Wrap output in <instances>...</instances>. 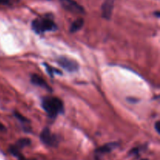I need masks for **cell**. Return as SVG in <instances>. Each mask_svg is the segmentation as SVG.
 Listing matches in <instances>:
<instances>
[{"instance_id":"1","label":"cell","mask_w":160,"mask_h":160,"mask_svg":"<svg viewBox=\"0 0 160 160\" xmlns=\"http://www.w3.org/2000/svg\"><path fill=\"white\" fill-rule=\"evenodd\" d=\"M42 106L48 117L51 118H55L56 116L63 112L64 110L62 102L59 98L54 97H46L43 98Z\"/></svg>"},{"instance_id":"2","label":"cell","mask_w":160,"mask_h":160,"mask_svg":"<svg viewBox=\"0 0 160 160\" xmlns=\"http://www.w3.org/2000/svg\"><path fill=\"white\" fill-rule=\"evenodd\" d=\"M32 28L37 34H42L45 31H56L57 26L52 19L40 18L32 22Z\"/></svg>"},{"instance_id":"3","label":"cell","mask_w":160,"mask_h":160,"mask_svg":"<svg viewBox=\"0 0 160 160\" xmlns=\"http://www.w3.org/2000/svg\"><path fill=\"white\" fill-rule=\"evenodd\" d=\"M40 139L45 145L51 147L57 146L59 144V138L57 136L52 134L48 128H45L40 134Z\"/></svg>"},{"instance_id":"4","label":"cell","mask_w":160,"mask_h":160,"mask_svg":"<svg viewBox=\"0 0 160 160\" xmlns=\"http://www.w3.org/2000/svg\"><path fill=\"white\" fill-rule=\"evenodd\" d=\"M59 2L62 7L69 12L78 14L84 13V8L74 0H59Z\"/></svg>"},{"instance_id":"5","label":"cell","mask_w":160,"mask_h":160,"mask_svg":"<svg viewBox=\"0 0 160 160\" xmlns=\"http://www.w3.org/2000/svg\"><path fill=\"white\" fill-rule=\"evenodd\" d=\"M57 62L59 66L69 72L77 71L79 68V65L76 61L66 56H60L58 58Z\"/></svg>"},{"instance_id":"6","label":"cell","mask_w":160,"mask_h":160,"mask_svg":"<svg viewBox=\"0 0 160 160\" xmlns=\"http://www.w3.org/2000/svg\"><path fill=\"white\" fill-rule=\"evenodd\" d=\"M115 0H105L102 6V16L106 20H110L114 8Z\"/></svg>"},{"instance_id":"7","label":"cell","mask_w":160,"mask_h":160,"mask_svg":"<svg viewBox=\"0 0 160 160\" xmlns=\"http://www.w3.org/2000/svg\"><path fill=\"white\" fill-rule=\"evenodd\" d=\"M31 82H32V84H34V85L39 86V87L44 88L45 89H49L50 90V88L49 86H48V84L45 82V80H44L43 78H41L38 75L33 74L32 76H31Z\"/></svg>"},{"instance_id":"8","label":"cell","mask_w":160,"mask_h":160,"mask_svg":"<svg viewBox=\"0 0 160 160\" xmlns=\"http://www.w3.org/2000/svg\"><path fill=\"white\" fill-rule=\"evenodd\" d=\"M118 145V144L116 143V142H112V143H109V144H106V145H103V146L100 147L99 148L97 149V152L98 153H108V152H110L111 151L116 148Z\"/></svg>"},{"instance_id":"9","label":"cell","mask_w":160,"mask_h":160,"mask_svg":"<svg viewBox=\"0 0 160 160\" xmlns=\"http://www.w3.org/2000/svg\"><path fill=\"white\" fill-rule=\"evenodd\" d=\"M30 145H31V140L29 138H20L12 146L15 148H17V150L20 151L22 148H25V147L28 146Z\"/></svg>"},{"instance_id":"10","label":"cell","mask_w":160,"mask_h":160,"mask_svg":"<svg viewBox=\"0 0 160 160\" xmlns=\"http://www.w3.org/2000/svg\"><path fill=\"white\" fill-rule=\"evenodd\" d=\"M84 21L82 18H79L78 20H76L75 21H73L72 23L71 26H70V31L71 33H75L77 31H78L79 30H81V28H82L83 25H84Z\"/></svg>"},{"instance_id":"11","label":"cell","mask_w":160,"mask_h":160,"mask_svg":"<svg viewBox=\"0 0 160 160\" xmlns=\"http://www.w3.org/2000/svg\"><path fill=\"white\" fill-rule=\"evenodd\" d=\"M44 65L45 66V68H46L47 71H48V74H49L50 76L52 77H52L54 76L55 73H57L58 74H60V73H61V72H59V70H56V69H53L52 67L51 66L48 65V64L44 63Z\"/></svg>"},{"instance_id":"12","label":"cell","mask_w":160,"mask_h":160,"mask_svg":"<svg viewBox=\"0 0 160 160\" xmlns=\"http://www.w3.org/2000/svg\"><path fill=\"white\" fill-rule=\"evenodd\" d=\"M14 115H15V117H17V118L19 120H20V121L23 122V123H25V122H29V121H28V119H26L24 117H23L22 115H20L19 112H14Z\"/></svg>"},{"instance_id":"13","label":"cell","mask_w":160,"mask_h":160,"mask_svg":"<svg viewBox=\"0 0 160 160\" xmlns=\"http://www.w3.org/2000/svg\"><path fill=\"white\" fill-rule=\"evenodd\" d=\"M159 125H160L159 121H157L156 123H155V129H156V131H157L158 134H159V130H160L159 129Z\"/></svg>"},{"instance_id":"14","label":"cell","mask_w":160,"mask_h":160,"mask_svg":"<svg viewBox=\"0 0 160 160\" xmlns=\"http://www.w3.org/2000/svg\"><path fill=\"white\" fill-rule=\"evenodd\" d=\"M10 0H0V5H7L9 3Z\"/></svg>"},{"instance_id":"15","label":"cell","mask_w":160,"mask_h":160,"mask_svg":"<svg viewBox=\"0 0 160 160\" xmlns=\"http://www.w3.org/2000/svg\"><path fill=\"white\" fill-rule=\"evenodd\" d=\"M6 131V127L2 124V123H0V131Z\"/></svg>"},{"instance_id":"16","label":"cell","mask_w":160,"mask_h":160,"mask_svg":"<svg viewBox=\"0 0 160 160\" xmlns=\"http://www.w3.org/2000/svg\"><path fill=\"white\" fill-rule=\"evenodd\" d=\"M19 160H34V159H25L24 157H23V158H22V159H19Z\"/></svg>"},{"instance_id":"17","label":"cell","mask_w":160,"mask_h":160,"mask_svg":"<svg viewBox=\"0 0 160 160\" xmlns=\"http://www.w3.org/2000/svg\"><path fill=\"white\" fill-rule=\"evenodd\" d=\"M156 16H157V17H159V11H157V12H156Z\"/></svg>"},{"instance_id":"18","label":"cell","mask_w":160,"mask_h":160,"mask_svg":"<svg viewBox=\"0 0 160 160\" xmlns=\"http://www.w3.org/2000/svg\"><path fill=\"white\" fill-rule=\"evenodd\" d=\"M142 160H148V159H142Z\"/></svg>"}]
</instances>
